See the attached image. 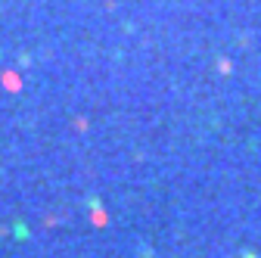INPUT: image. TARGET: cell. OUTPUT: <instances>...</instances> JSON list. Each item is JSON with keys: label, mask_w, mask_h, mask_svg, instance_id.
<instances>
[{"label": "cell", "mask_w": 261, "mask_h": 258, "mask_svg": "<svg viewBox=\"0 0 261 258\" xmlns=\"http://www.w3.org/2000/svg\"><path fill=\"white\" fill-rule=\"evenodd\" d=\"M246 258H252V255H246Z\"/></svg>", "instance_id": "obj_1"}]
</instances>
